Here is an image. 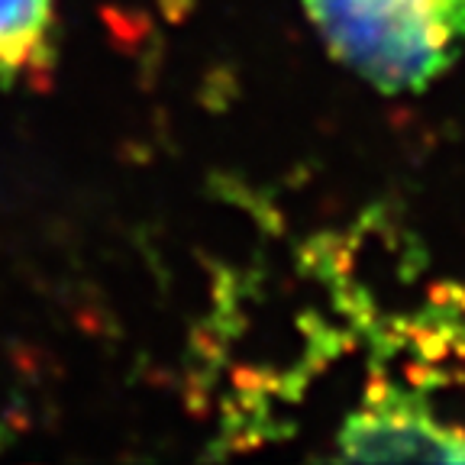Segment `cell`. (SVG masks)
<instances>
[{
    "mask_svg": "<svg viewBox=\"0 0 465 465\" xmlns=\"http://www.w3.org/2000/svg\"><path fill=\"white\" fill-rule=\"evenodd\" d=\"M349 72L378 91H423L465 49V0H301Z\"/></svg>",
    "mask_w": 465,
    "mask_h": 465,
    "instance_id": "obj_1",
    "label": "cell"
},
{
    "mask_svg": "<svg viewBox=\"0 0 465 465\" xmlns=\"http://www.w3.org/2000/svg\"><path fill=\"white\" fill-rule=\"evenodd\" d=\"M342 459H465V430L407 388H371L336 433Z\"/></svg>",
    "mask_w": 465,
    "mask_h": 465,
    "instance_id": "obj_2",
    "label": "cell"
},
{
    "mask_svg": "<svg viewBox=\"0 0 465 465\" xmlns=\"http://www.w3.org/2000/svg\"><path fill=\"white\" fill-rule=\"evenodd\" d=\"M55 0H0V78L43 72L52 55Z\"/></svg>",
    "mask_w": 465,
    "mask_h": 465,
    "instance_id": "obj_3",
    "label": "cell"
}]
</instances>
